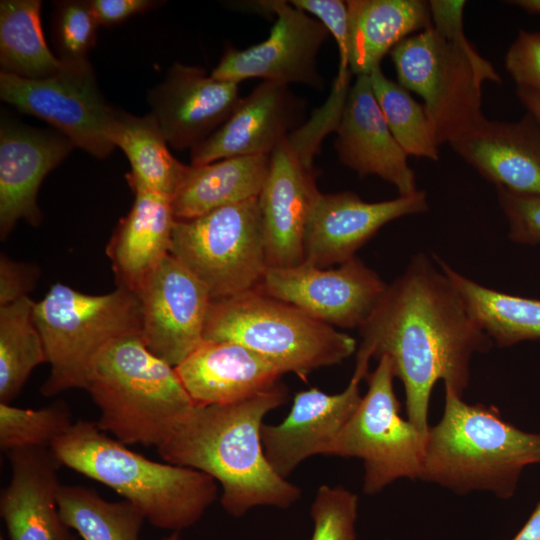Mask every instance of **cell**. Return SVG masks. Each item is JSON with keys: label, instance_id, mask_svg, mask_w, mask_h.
<instances>
[{"label": "cell", "instance_id": "obj_1", "mask_svg": "<svg viewBox=\"0 0 540 540\" xmlns=\"http://www.w3.org/2000/svg\"><path fill=\"white\" fill-rule=\"evenodd\" d=\"M434 261L425 253L414 255L403 274L388 285L359 328L362 341L357 351L370 359L390 360L404 387L408 420L424 435L437 381L462 397L472 357L493 344Z\"/></svg>", "mask_w": 540, "mask_h": 540}, {"label": "cell", "instance_id": "obj_2", "mask_svg": "<svg viewBox=\"0 0 540 540\" xmlns=\"http://www.w3.org/2000/svg\"><path fill=\"white\" fill-rule=\"evenodd\" d=\"M287 399L286 388L278 383L239 403L195 406L157 451L165 462L219 482L221 505L234 517L257 506L287 508L301 490L273 470L261 440L264 417Z\"/></svg>", "mask_w": 540, "mask_h": 540}, {"label": "cell", "instance_id": "obj_3", "mask_svg": "<svg viewBox=\"0 0 540 540\" xmlns=\"http://www.w3.org/2000/svg\"><path fill=\"white\" fill-rule=\"evenodd\" d=\"M465 4L462 0L429 1L432 25L390 51L398 83L424 100L438 146L460 140L486 119L482 85L502 81L465 36Z\"/></svg>", "mask_w": 540, "mask_h": 540}, {"label": "cell", "instance_id": "obj_4", "mask_svg": "<svg viewBox=\"0 0 540 540\" xmlns=\"http://www.w3.org/2000/svg\"><path fill=\"white\" fill-rule=\"evenodd\" d=\"M50 450L60 465L113 489L157 528L179 532L193 526L218 495L210 475L150 460L108 436L96 422L73 423Z\"/></svg>", "mask_w": 540, "mask_h": 540}, {"label": "cell", "instance_id": "obj_5", "mask_svg": "<svg viewBox=\"0 0 540 540\" xmlns=\"http://www.w3.org/2000/svg\"><path fill=\"white\" fill-rule=\"evenodd\" d=\"M540 464V432L505 421L495 406L468 404L445 387L441 419L429 426L420 480L459 495L511 498L523 470Z\"/></svg>", "mask_w": 540, "mask_h": 540}, {"label": "cell", "instance_id": "obj_6", "mask_svg": "<svg viewBox=\"0 0 540 540\" xmlns=\"http://www.w3.org/2000/svg\"><path fill=\"white\" fill-rule=\"evenodd\" d=\"M86 391L100 410L97 426L125 445L159 448L195 408L175 367L140 335L118 339L100 353Z\"/></svg>", "mask_w": 540, "mask_h": 540}, {"label": "cell", "instance_id": "obj_7", "mask_svg": "<svg viewBox=\"0 0 540 540\" xmlns=\"http://www.w3.org/2000/svg\"><path fill=\"white\" fill-rule=\"evenodd\" d=\"M203 340L238 343L303 380L356 350L352 336L257 289L211 300Z\"/></svg>", "mask_w": 540, "mask_h": 540}, {"label": "cell", "instance_id": "obj_8", "mask_svg": "<svg viewBox=\"0 0 540 540\" xmlns=\"http://www.w3.org/2000/svg\"><path fill=\"white\" fill-rule=\"evenodd\" d=\"M34 319L50 364L49 376L40 388L44 396L86 390L100 353L118 339L141 333L138 297L119 287L91 295L56 283L35 301Z\"/></svg>", "mask_w": 540, "mask_h": 540}, {"label": "cell", "instance_id": "obj_9", "mask_svg": "<svg viewBox=\"0 0 540 540\" xmlns=\"http://www.w3.org/2000/svg\"><path fill=\"white\" fill-rule=\"evenodd\" d=\"M170 254L205 286L211 300L256 289L268 268L258 197L175 220Z\"/></svg>", "mask_w": 540, "mask_h": 540}, {"label": "cell", "instance_id": "obj_10", "mask_svg": "<svg viewBox=\"0 0 540 540\" xmlns=\"http://www.w3.org/2000/svg\"><path fill=\"white\" fill-rule=\"evenodd\" d=\"M342 108L330 97L270 155L269 174L258 196L268 267H293L304 261L307 222L321 194L313 158L326 134L336 130Z\"/></svg>", "mask_w": 540, "mask_h": 540}, {"label": "cell", "instance_id": "obj_11", "mask_svg": "<svg viewBox=\"0 0 540 540\" xmlns=\"http://www.w3.org/2000/svg\"><path fill=\"white\" fill-rule=\"evenodd\" d=\"M386 356L369 372L368 390L336 439L332 455L363 461V492L374 495L400 478L420 479L426 435L401 414Z\"/></svg>", "mask_w": 540, "mask_h": 540}, {"label": "cell", "instance_id": "obj_12", "mask_svg": "<svg viewBox=\"0 0 540 540\" xmlns=\"http://www.w3.org/2000/svg\"><path fill=\"white\" fill-rule=\"evenodd\" d=\"M56 73L26 79L0 72V98L19 111L38 117L97 158L115 147L109 134L116 109L102 96L87 59L63 61Z\"/></svg>", "mask_w": 540, "mask_h": 540}, {"label": "cell", "instance_id": "obj_13", "mask_svg": "<svg viewBox=\"0 0 540 540\" xmlns=\"http://www.w3.org/2000/svg\"><path fill=\"white\" fill-rule=\"evenodd\" d=\"M255 5L276 16L268 38L240 50L227 47L211 76L239 84L243 80L288 85L304 84L322 89L317 55L330 35L314 17L293 6L289 1H259Z\"/></svg>", "mask_w": 540, "mask_h": 540}, {"label": "cell", "instance_id": "obj_14", "mask_svg": "<svg viewBox=\"0 0 540 540\" xmlns=\"http://www.w3.org/2000/svg\"><path fill=\"white\" fill-rule=\"evenodd\" d=\"M387 287L355 256L336 268H318L305 262L286 268L268 267L256 289L333 327L360 328Z\"/></svg>", "mask_w": 540, "mask_h": 540}, {"label": "cell", "instance_id": "obj_15", "mask_svg": "<svg viewBox=\"0 0 540 540\" xmlns=\"http://www.w3.org/2000/svg\"><path fill=\"white\" fill-rule=\"evenodd\" d=\"M135 293L141 339L153 354L177 366L203 341L211 303L207 289L169 254Z\"/></svg>", "mask_w": 540, "mask_h": 540}, {"label": "cell", "instance_id": "obj_16", "mask_svg": "<svg viewBox=\"0 0 540 540\" xmlns=\"http://www.w3.org/2000/svg\"><path fill=\"white\" fill-rule=\"evenodd\" d=\"M370 359L357 354L353 376L340 393L310 388L295 394L287 417L279 424H263L261 440L273 470L287 477L305 459L332 455L339 434L362 399L360 383L366 379Z\"/></svg>", "mask_w": 540, "mask_h": 540}, {"label": "cell", "instance_id": "obj_17", "mask_svg": "<svg viewBox=\"0 0 540 540\" xmlns=\"http://www.w3.org/2000/svg\"><path fill=\"white\" fill-rule=\"evenodd\" d=\"M427 210L423 190L381 202H365L350 191L321 193L307 222L303 262L318 268L340 265L387 223Z\"/></svg>", "mask_w": 540, "mask_h": 540}, {"label": "cell", "instance_id": "obj_18", "mask_svg": "<svg viewBox=\"0 0 540 540\" xmlns=\"http://www.w3.org/2000/svg\"><path fill=\"white\" fill-rule=\"evenodd\" d=\"M242 98L239 84L215 79L197 66L175 63L148 102L168 145L192 149L234 113Z\"/></svg>", "mask_w": 540, "mask_h": 540}, {"label": "cell", "instance_id": "obj_19", "mask_svg": "<svg viewBox=\"0 0 540 540\" xmlns=\"http://www.w3.org/2000/svg\"><path fill=\"white\" fill-rule=\"evenodd\" d=\"M305 103L288 85L263 81L242 98L230 118L191 149V165L221 159L271 155L293 131L303 125Z\"/></svg>", "mask_w": 540, "mask_h": 540}, {"label": "cell", "instance_id": "obj_20", "mask_svg": "<svg viewBox=\"0 0 540 540\" xmlns=\"http://www.w3.org/2000/svg\"><path fill=\"white\" fill-rule=\"evenodd\" d=\"M74 147L60 132L8 122L0 127V237L5 240L23 219L42 220L37 205L40 184Z\"/></svg>", "mask_w": 540, "mask_h": 540}, {"label": "cell", "instance_id": "obj_21", "mask_svg": "<svg viewBox=\"0 0 540 540\" xmlns=\"http://www.w3.org/2000/svg\"><path fill=\"white\" fill-rule=\"evenodd\" d=\"M334 143L339 160L360 176L376 175L399 196L418 191L408 155L393 137L374 96L369 75L357 76L348 91Z\"/></svg>", "mask_w": 540, "mask_h": 540}, {"label": "cell", "instance_id": "obj_22", "mask_svg": "<svg viewBox=\"0 0 540 540\" xmlns=\"http://www.w3.org/2000/svg\"><path fill=\"white\" fill-rule=\"evenodd\" d=\"M6 455L11 477L0 494V515L9 540H77L59 512L61 465L50 448H19Z\"/></svg>", "mask_w": 540, "mask_h": 540}, {"label": "cell", "instance_id": "obj_23", "mask_svg": "<svg viewBox=\"0 0 540 540\" xmlns=\"http://www.w3.org/2000/svg\"><path fill=\"white\" fill-rule=\"evenodd\" d=\"M451 147L496 187L540 195V121L529 112L516 121L486 118Z\"/></svg>", "mask_w": 540, "mask_h": 540}, {"label": "cell", "instance_id": "obj_24", "mask_svg": "<svg viewBox=\"0 0 540 540\" xmlns=\"http://www.w3.org/2000/svg\"><path fill=\"white\" fill-rule=\"evenodd\" d=\"M175 369L195 406L245 401L273 388L283 374L238 343L213 340H203Z\"/></svg>", "mask_w": 540, "mask_h": 540}, {"label": "cell", "instance_id": "obj_25", "mask_svg": "<svg viewBox=\"0 0 540 540\" xmlns=\"http://www.w3.org/2000/svg\"><path fill=\"white\" fill-rule=\"evenodd\" d=\"M131 209L116 226L107 246L117 287L136 292L170 254L175 223L171 198L134 191Z\"/></svg>", "mask_w": 540, "mask_h": 540}, {"label": "cell", "instance_id": "obj_26", "mask_svg": "<svg viewBox=\"0 0 540 540\" xmlns=\"http://www.w3.org/2000/svg\"><path fill=\"white\" fill-rule=\"evenodd\" d=\"M349 68L369 75L398 43L432 25L429 2L349 0Z\"/></svg>", "mask_w": 540, "mask_h": 540}, {"label": "cell", "instance_id": "obj_27", "mask_svg": "<svg viewBox=\"0 0 540 540\" xmlns=\"http://www.w3.org/2000/svg\"><path fill=\"white\" fill-rule=\"evenodd\" d=\"M269 169L270 155L240 156L199 166L189 165L171 199L175 219H193L220 207L258 197Z\"/></svg>", "mask_w": 540, "mask_h": 540}, {"label": "cell", "instance_id": "obj_28", "mask_svg": "<svg viewBox=\"0 0 540 540\" xmlns=\"http://www.w3.org/2000/svg\"><path fill=\"white\" fill-rule=\"evenodd\" d=\"M110 141L126 154L131 171L126 175L131 190H145L172 199L189 165L177 160L156 120L149 113L135 116L116 109Z\"/></svg>", "mask_w": 540, "mask_h": 540}, {"label": "cell", "instance_id": "obj_29", "mask_svg": "<svg viewBox=\"0 0 540 540\" xmlns=\"http://www.w3.org/2000/svg\"><path fill=\"white\" fill-rule=\"evenodd\" d=\"M459 292L469 314L498 347L540 340V299L510 295L459 273L435 257Z\"/></svg>", "mask_w": 540, "mask_h": 540}, {"label": "cell", "instance_id": "obj_30", "mask_svg": "<svg viewBox=\"0 0 540 540\" xmlns=\"http://www.w3.org/2000/svg\"><path fill=\"white\" fill-rule=\"evenodd\" d=\"M41 1L0 2L1 71L26 79L58 72L64 62L49 49L41 24Z\"/></svg>", "mask_w": 540, "mask_h": 540}, {"label": "cell", "instance_id": "obj_31", "mask_svg": "<svg viewBox=\"0 0 540 540\" xmlns=\"http://www.w3.org/2000/svg\"><path fill=\"white\" fill-rule=\"evenodd\" d=\"M29 296L0 306V402L14 400L31 372L48 363Z\"/></svg>", "mask_w": 540, "mask_h": 540}, {"label": "cell", "instance_id": "obj_32", "mask_svg": "<svg viewBox=\"0 0 540 540\" xmlns=\"http://www.w3.org/2000/svg\"><path fill=\"white\" fill-rule=\"evenodd\" d=\"M57 504L63 521L83 540H139L146 520L129 501H107L81 485L61 484Z\"/></svg>", "mask_w": 540, "mask_h": 540}, {"label": "cell", "instance_id": "obj_33", "mask_svg": "<svg viewBox=\"0 0 540 540\" xmlns=\"http://www.w3.org/2000/svg\"><path fill=\"white\" fill-rule=\"evenodd\" d=\"M369 77L385 121L404 152L407 155L438 161L439 146L424 106L415 101L409 91L399 83L387 78L380 66L376 67Z\"/></svg>", "mask_w": 540, "mask_h": 540}, {"label": "cell", "instance_id": "obj_34", "mask_svg": "<svg viewBox=\"0 0 540 540\" xmlns=\"http://www.w3.org/2000/svg\"><path fill=\"white\" fill-rule=\"evenodd\" d=\"M72 425L70 410L62 402L36 410L0 402V448L5 453L19 448H50Z\"/></svg>", "mask_w": 540, "mask_h": 540}, {"label": "cell", "instance_id": "obj_35", "mask_svg": "<svg viewBox=\"0 0 540 540\" xmlns=\"http://www.w3.org/2000/svg\"><path fill=\"white\" fill-rule=\"evenodd\" d=\"M99 26L89 1L58 2L53 15V36L59 59H87L88 51L95 45Z\"/></svg>", "mask_w": 540, "mask_h": 540}, {"label": "cell", "instance_id": "obj_36", "mask_svg": "<svg viewBox=\"0 0 540 540\" xmlns=\"http://www.w3.org/2000/svg\"><path fill=\"white\" fill-rule=\"evenodd\" d=\"M358 496L342 486L322 485L313 500L311 540H356Z\"/></svg>", "mask_w": 540, "mask_h": 540}, {"label": "cell", "instance_id": "obj_37", "mask_svg": "<svg viewBox=\"0 0 540 540\" xmlns=\"http://www.w3.org/2000/svg\"><path fill=\"white\" fill-rule=\"evenodd\" d=\"M508 223V237L523 245L540 244V195L519 194L496 187Z\"/></svg>", "mask_w": 540, "mask_h": 540}, {"label": "cell", "instance_id": "obj_38", "mask_svg": "<svg viewBox=\"0 0 540 540\" xmlns=\"http://www.w3.org/2000/svg\"><path fill=\"white\" fill-rule=\"evenodd\" d=\"M296 8L311 14L331 34L338 46L340 64L338 75L351 73L349 68L348 8L341 0H291Z\"/></svg>", "mask_w": 540, "mask_h": 540}, {"label": "cell", "instance_id": "obj_39", "mask_svg": "<svg viewBox=\"0 0 540 540\" xmlns=\"http://www.w3.org/2000/svg\"><path fill=\"white\" fill-rule=\"evenodd\" d=\"M504 65L517 86L540 94V32L521 29L505 54Z\"/></svg>", "mask_w": 540, "mask_h": 540}, {"label": "cell", "instance_id": "obj_40", "mask_svg": "<svg viewBox=\"0 0 540 540\" xmlns=\"http://www.w3.org/2000/svg\"><path fill=\"white\" fill-rule=\"evenodd\" d=\"M39 269L34 264L17 262L3 253L0 257V306L28 296L35 287Z\"/></svg>", "mask_w": 540, "mask_h": 540}, {"label": "cell", "instance_id": "obj_41", "mask_svg": "<svg viewBox=\"0 0 540 540\" xmlns=\"http://www.w3.org/2000/svg\"><path fill=\"white\" fill-rule=\"evenodd\" d=\"M100 25L110 26L143 13L157 5L151 0H89Z\"/></svg>", "mask_w": 540, "mask_h": 540}, {"label": "cell", "instance_id": "obj_42", "mask_svg": "<svg viewBox=\"0 0 540 540\" xmlns=\"http://www.w3.org/2000/svg\"><path fill=\"white\" fill-rule=\"evenodd\" d=\"M512 540H540V501Z\"/></svg>", "mask_w": 540, "mask_h": 540}, {"label": "cell", "instance_id": "obj_43", "mask_svg": "<svg viewBox=\"0 0 540 540\" xmlns=\"http://www.w3.org/2000/svg\"><path fill=\"white\" fill-rule=\"evenodd\" d=\"M516 94L519 101L540 121V94L526 87L517 86Z\"/></svg>", "mask_w": 540, "mask_h": 540}, {"label": "cell", "instance_id": "obj_44", "mask_svg": "<svg viewBox=\"0 0 540 540\" xmlns=\"http://www.w3.org/2000/svg\"><path fill=\"white\" fill-rule=\"evenodd\" d=\"M531 14H540V0H514L508 1Z\"/></svg>", "mask_w": 540, "mask_h": 540}, {"label": "cell", "instance_id": "obj_45", "mask_svg": "<svg viewBox=\"0 0 540 540\" xmlns=\"http://www.w3.org/2000/svg\"><path fill=\"white\" fill-rule=\"evenodd\" d=\"M161 540H179V532H173L169 537L163 538Z\"/></svg>", "mask_w": 540, "mask_h": 540}]
</instances>
